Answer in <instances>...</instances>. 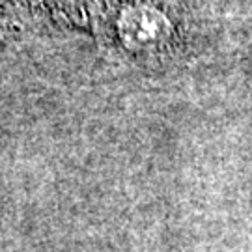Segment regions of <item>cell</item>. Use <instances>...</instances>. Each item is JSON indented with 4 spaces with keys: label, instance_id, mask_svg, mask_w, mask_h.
I'll list each match as a JSON object with an SVG mask.
<instances>
[{
    "label": "cell",
    "instance_id": "6da1fadb",
    "mask_svg": "<svg viewBox=\"0 0 252 252\" xmlns=\"http://www.w3.org/2000/svg\"><path fill=\"white\" fill-rule=\"evenodd\" d=\"M120 43L129 53L148 54L159 51L168 43L172 25L168 17L157 8L136 4L126 8L116 21Z\"/></svg>",
    "mask_w": 252,
    "mask_h": 252
}]
</instances>
